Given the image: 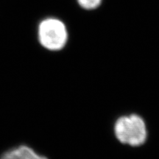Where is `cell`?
<instances>
[{"mask_svg":"<svg viewBox=\"0 0 159 159\" xmlns=\"http://www.w3.org/2000/svg\"><path fill=\"white\" fill-rule=\"evenodd\" d=\"M114 131L119 142L134 148L142 146L148 139L146 122L142 116L136 114L125 115L117 119L114 123Z\"/></svg>","mask_w":159,"mask_h":159,"instance_id":"1","label":"cell"},{"mask_svg":"<svg viewBox=\"0 0 159 159\" xmlns=\"http://www.w3.org/2000/svg\"><path fill=\"white\" fill-rule=\"evenodd\" d=\"M39 39L41 44L48 50H61L68 41L66 27L57 19L43 20L39 25Z\"/></svg>","mask_w":159,"mask_h":159,"instance_id":"2","label":"cell"},{"mask_svg":"<svg viewBox=\"0 0 159 159\" xmlns=\"http://www.w3.org/2000/svg\"><path fill=\"white\" fill-rule=\"evenodd\" d=\"M0 159H48L46 156L38 154L33 148L21 145L6 151Z\"/></svg>","mask_w":159,"mask_h":159,"instance_id":"3","label":"cell"},{"mask_svg":"<svg viewBox=\"0 0 159 159\" xmlns=\"http://www.w3.org/2000/svg\"><path fill=\"white\" fill-rule=\"evenodd\" d=\"M81 7L85 10H94L100 5L102 0H77Z\"/></svg>","mask_w":159,"mask_h":159,"instance_id":"4","label":"cell"}]
</instances>
